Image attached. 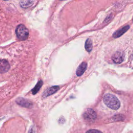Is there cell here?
I'll list each match as a JSON object with an SVG mask.
<instances>
[{
  "label": "cell",
  "mask_w": 133,
  "mask_h": 133,
  "mask_svg": "<svg viewBox=\"0 0 133 133\" xmlns=\"http://www.w3.org/2000/svg\"><path fill=\"white\" fill-rule=\"evenodd\" d=\"M86 133H102L101 131L98 130H96V129H91L88 130L86 132Z\"/></svg>",
  "instance_id": "13"
},
{
  "label": "cell",
  "mask_w": 133,
  "mask_h": 133,
  "mask_svg": "<svg viewBox=\"0 0 133 133\" xmlns=\"http://www.w3.org/2000/svg\"><path fill=\"white\" fill-rule=\"evenodd\" d=\"M43 81L42 80H40L38 82L37 85L35 86L34 88H33L32 90V94L33 95H35L37 93H38V92L40 90L41 87L43 85Z\"/></svg>",
  "instance_id": "11"
},
{
  "label": "cell",
  "mask_w": 133,
  "mask_h": 133,
  "mask_svg": "<svg viewBox=\"0 0 133 133\" xmlns=\"http://www.w3.org/2000/svg\"><path fill=\"white\" fill-rule=\"evenodd\" d=\"M59 89V87L58 86H54L50 87L44 92L43 94V97H47L51 95L56 93Z\"/></svg>",
  "instance_id": "6"
},
{
  "label": "cell",
  "mask_w": 133,
  "mask_h": 133,
  "mask_svg": "<svg viewBox=\"0 0 133 133\" xmlns=\"http://www.w3.org/2000/svg\"><path fill=\"white\" fill-rule=\"evenodd\" d=\"M33 1H21L20 5L23 8H28L31 6L33 3Z\"/></svg>",
  "instance_id": "12"
},
{
  "label": "cell",
  "mask_w": 133,
  "mask_h": 133,
  "mask_svg": "<svg viewBox=\"0 0 133 133\" xmlns=\"http://www.w3.org/2000/svg\"><path fill=\"white\" fill-rule=\"evenodd\" d=\"M124 58V55L121 51H117L112 56V59L113 63L117 64H120L122 63Z\"/></svg>",
  "instance_id": "4"
},
{
  "label": "cell",
  "mask_w": 133,
  "mask_h": 133,
  "mask_svg": "<svg viewBox=\"0 0 133 133\" xmlns=\"http://www.w3.org/2000/svg\"><path fill=\"white\" fill-rule=\"evenodd\" d=\"M96 113L93 109L91 108L87 109L83 114L84 119L88 122L94 121L96 120Z\"/></svg>",
  "instance_id": "3"
},
{
  "label": "cell",
  "mask_w": 133,
  "mask_h": 133,
  "mask_svg": "<svg viewBox=\"0 0 133 133\" xmlns=\"http://www.w3.org/2000/svg\"><path fill=\"white\" fill-rule=\"evenodd\" d=\"M16 34L18 39L20 40H25L28 38L29 31L23 24H19L17 26L16 30Z\"/></svg>",
  "instance_id": "2"
},
{
  "label": "cell",
  "mask_w": 133,
  "mask_h": 133,
  "mask_svg": "<svg viewBox=\"0 0 133 133\" xmlns=\"http://www.w3.org/2000/svg\"><path fill=\"white\" fill-rule=\"evenodd\" d=\"M10 69V65L5 59L0 60V73L6 72Z\"/></svg>",
  "instance_id": "5"
},
{
  "label": "cell",
  "mask_w": 133,
  "mask_h": 133,
  "mask_svg": "<svg viewBox=\"0 0 133 133\" xmlns=\"http://www.w3.org/2000/svg\"><path fill=\"white\" fill-rule=\"evenodd\" d=\"M87 68V63L85 62H83V63L79 66L76 70V75L78 76H81Z\"/></svg>",
  "instance_id": "8"
},
{
  "label": "cell",
  "mask_w": 133,
  "mask_h": 133,
  "mask_svg": "<svg viewBox=\"0 0 133 133\" xmlns=\"http://www.w3.org/2000/svg\"><path fill=\"white\" fill-rule=\"evenodd\" d=\"M103 102L105 105L113 110H117L120 107V102L117 97L111 94H105L103 97Z\"/></svg>",
  "instance_id": "1"
},
{
  "label": "cell",
  "mask_w": 133,
  "mask_h": 133,
  "mask_svg": "<svg viewBox=\"0 0 133 133\" xmlns=\"http://www.w3.org/2000/svg\"><path fill=\"white\" fill-rule=\"evenodd\" d=\"M129 28V25H126L125 26H124L122 28L118 30L117 31L115 32L113 35V37L114 38H118L121 37L124 33H125Z\"/></svg>",
  "instance_id": "7"
},
{
  "label": "cell",
  "mask_w": 133,
  "mask_h": 133,
  "mask_svg": "<svg viewBox=\"0 0 133 133\" xmlns=\"http://www.w3.org/2000/svg\"><path fill=\"white\" fill-rule=\"evenodd\" d=\"M17 102L18 104L25 107L29 108L32 105V103L30 101L22 98L18 99L17 100Z\"/></svg>",
  "instance_id": "9"
},
{
  "label": "cell",
  "mask_w": 133,
  "mask_h": 133,
  "mask_svg": "<svg viewBox=\"0 0 133 133\" xmlns=\"http://www.w3.org/2000/svg\"><path fill=\"white\" fill-rule=\"evenodd\" d=\"M85 48L87 51L91 52L93 49L92 42L90 39H88L86 40L85 44Z\"/></svg>",
  "instance_id": "10"
},
{
  "label": "cell",
  "mask_w": 133,
  "mask_h": 133,
  "mask_svg": "<svg viewBox=\"0 0 133 133\" xmlns=\"http://www.w3.org/2000/svg\"><path fill=\"white\" fill-rule=\"evenodd\" d=\"M29 133H34V130L33 128H31L30 129Z\"/></svg>",
  "instance_id": "14"
}]
</instances>
